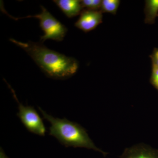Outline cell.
<instances>
[{
  "mask_svg": "<svg viewBox=\"0 0 158 158\" xmlns=\"http://www.w3.org/2000/svg\"><path fill=\"white\" fill-rule=\"evenodd\" d=\"M9 40L25 51L43 72L51 78L68 79L78 69L76 59L50 49L40 43L21 42L13 38Z\"/></svg>",
  "mask_w": 158,
  "mask_h": 158,
  "instance_id": "1",
  "label": "cell"
},
{
  "mask_svg": "<svg viewBox=\"0 0 158 158\" xmlns=\"http://www.w3.org/2000/svg\"><path fill=\"white\" fill-rule=\"evenodd\" d=\"M68 18L75 17L80 14L82 9L79 0H55L53 1Z\"/></svg>",
  "mask_w": 158,
  "mask_h": 158,
  "instance_id": "7",
  "label": "cell"
},
{
  "mask_svg": "<svg viewBox=\"0 0 158 158\" xmlns=\"http://www.w3.org/2000/svg\"><path fill=\"white\" fill-rule=\"evenodd\" d=\"M102 22L101 11L85 10L82 11L78 20L75 23L76 27L85 32H90L96 28Z\"/></svg>",
  "mask_w": 158,
  "mask_h": 158,
  "instance_id": "5",
  "label": "cell"
},
{
  "mask_svg": "<svg viewBox=\"0 0 158 158\" xmlns=\"http://www.w3.org/2000/svg\"><path fill=\"white\" fill-rule=\"evenodd\" d=\"M82 8H85L88 10L97 11L101 9L102 1L101 0H82L81 1Z\"/></svg>",
  "mask_w": 158,
  "mask_h": 158,
  "instance_id": "10",
  "label": "cell"
},
{
  "mask_svg": "<svg viewBox=\"0 0 158 158\" xmlns=\"http://www.w3.org/2000/svg\"><path fill=\"white\" fill-rule=\"evenodd\" d=\"M15 99L18 104L17 116L23 124L30 132L40 136H45L46 128L42 118L36 110L31 106H24L19 101L14 90L7 82Z\"/></svg>",
  "mask_w": 158,
  "mask_h": 158,
  "instance_id": "4",
  "label": "cell"
},
{
  "mask_svg": "<svg viewBox=\"0 0 158 158\" xmlns=\"http://www.w3.org/2000/svg\"><path fill=\"white\" fill-rule=\"evenodd\" d=\"M120 4L119 0H103L101 9L103 12L116 14Z\"/></svg>",
  "mask_w": 158,
  "mask_h": 158,
  "instance_id": "9",
  "label": "cell"
},
{
  "mask_svg": "<svg viewBox=\"0 0 158 158\" xmlns=\"http://www.w3.org/2000/svg\"><path fill=\"white\" fill-rule=\"evenodd\" d=\"M0 158H9L6 155L2 148H1V150H0Z\"/></svg>",
  "mask_w": 158,
  "mask_h": 158,
  "instance_id": "13",
  "label": "cell"
},
{
  "mask_svg": "<svg viewBox=\"0 0 158 158\" xmlns=\"http://www.w3.org/2000/svg\"><path fill=\"white\" fill-rule=\"evenodd\" d=\"M121 158H158V150L146 145H136L126 149Z\"/></svg>",
  "mask_w": 158,
  "mask_h": 158,
  "instance_id": "6",
  "label": "cell"
},
{
  "mask_svg": "<svg viewBox=\"0 0 158 158\" xmlns=\"http://www.w3.org/2000/svg\"><path fill=\"white\" fill-rule=\"evenodd\" d=\"M41 13L25 17L13 18L14 19L35 18L39 20L40 26L44 33L40 37V41L43 43L47 40H52L56 41H62L65 37L68 30L62 23L54 17L45 7L40 6Z\"/></svg>",
  "mask_w": 158,
  "mask_h": 158,
  "instance_id": "3",
  "label": "cell"
},
{
  "mask_svg": "<svg viewBox=\"0 0 158 158\" xmlns=\"http://www.w3.org/2000/svg\"><path fill=\"white\" fill-rule=\"evenodd\" d=\"M44 118L50 124L49 135L56 138L65 147L85 148L98 152L106 156L107 153L103 151L94 144L86 130L77 123L67 118L54 117L38 107Z\"/></svg>",
  "mask_w": 158,
  "mask_h": 158,
  "instance_id": "2",
  "label": "cell"
},
{
  "mask_svg": "<svg viewBox=\"0 0 158 158\" xmlns=\"http://www.w3.org/2000/svg\"><path fill=\"white\" fill-rule=\"evenodd\" d=\"M152 65L158 67V48H156L153 52L151 56Z\"/></svg>",
  "mask_w": 158,
  "mask_h": 158,
  "instance_id": "12",
  "label": "cell"
},
{
  "mask_svg": "<svg viewBox=\"0 0 158 158\" xmlns=\"http://www.w3.org/2000/svg\"><path fill=\"white\" fill-rule=\"evenodd\" d=\"M145 22L153 23L158 14V0L146 1L145 9Z\"/></svg>",
  "mask_w": 158,
  "mask_h": 158,
  "instance_id": "8",
  "label": "cell"
},
{
  "mask_svg": "<svg viewBox=\"0 0 158 158\" xmlns=\"http://www.w3.org/2000/svg\"><path fill=\"white\" fill-rule=\"evenodd\" d=\"M151 82L154 87L158 90V67L155 65H152Z\"/></svg>",
  "mask_w": 158,
  "mask_h": 158,
  "instance_id": "11",
  "label": "cell"
}]
</instances>
